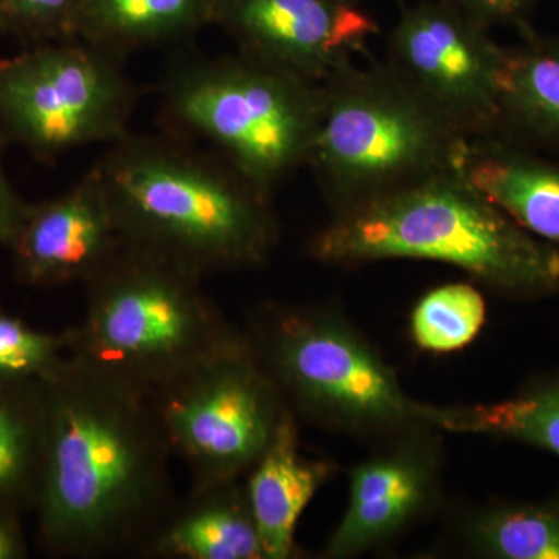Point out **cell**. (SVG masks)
Returning a JSON list of instances; mask_svg holds the SVG:
<instances>
[{
    "label": "cell",
    "mask_w": 559,
    "mask_h": 559,
    "mask_svg": "<svg viewBox=\"0 0 559 559\" xmlns=\"http://www.w3.org/2000/svg\"><path fill=\"white\" fill-rule=\"evenodd\" d=\"M44 385L40 540L58 557L139 555L178 503L150 396L73 358Z\"/></svg>",
    "instance_id": "6da1fadb"
},
{
    "label": "cell",
    "mask_w": 559,
    "mask_h": 559,
    "mask_svg": "<svg viewBox=\"0 0 559 559\" xmlns=\"http://www.w3.org/2000/svg\"><path fill=\"white\" fill-rule=\"evenodd\" d=\"M94 167L132 248L202 277L257 270L277 249L272 198L189 139L127 132Z\"/></svg>",
    "instance_id": "7a4b0ae2"
},
{
    "label": "cell",
    "mask_w": 559,
    "mask_h": 559,
    "mask_svg": "<svg viewBox=\"0 0 559 559\" xmlns=\"http://www.w3.org/2000/svg\"><path fill=\"white\" fill-rule=\"evenodd\" d=\"M307 255L334 267L432 261L509 300L559 294V248L518 226L460 168L331 213L308 241Z\"/></svg>",
    "instance_id": "3957f363"
},
{
    "label": "cell",
    "mask_w": 559,
    "mask_h": 559,
    "mask_svg": "<svg viewBox=\"0 0 559 559\" xmlns=\"http://www.w3.org/2000/svg\"><path fill=\"white\" fill-rule=\"evenodd\" d=\"M245 331L253 355L300 423L371 444L430 423L377 345L337 308L266 301Z\"/></svg>",
    "instance_id": "277c9868"
},
{
    "label": "cell",
    "mask_w": 559,
    "mask_h": 559,
    "mask_svg": "<svg viewBox=\"0 0 559 559\" xmlns=\"http://www.w3.org/2000/svg\"><path fill=\"white\" fill-rule=\"evenodd\" d=\"M202 278L124 245L84 285L83 320L66 331L70 358L150 396L241 333L210 299Z\"/></svg>",
    "instance_id": "5b68a950"
},
{
    "label": "cell",
    "mask_w": 559,
    "mask_h": 559,
    "mask_svg": "<svg viewBox=\"0 0 559 559\" xmlns=\"http://www.w3.org/2000/svg\"><path fill=\"white\" fill-rule=\"evenodd\" d=\"M468 140L385 62H348L320 83L307 167L331 213H340L460 168Z\"/></svg>",
    "instance_id": "8992f818"
},
{
    "label": "cell",
    "mask_w": 559,
    "mask_h": 559,
    "mask_svg": "<svg viewBox=\"0 0 559 559\" xmlns=\"http://www.w3.org/2000/svg\"><path fill=\"white\" fill-rule=\"evenodd\" d=\"M173 134L202 140L257 189L274 197L307 167L320 117V84L238 51L175 62L160 84Z\"/></svg>",
    "instance_id": "52a82bcc"
},
{
    "label": "cell",
    "mask_w": 559,
    "mask_h": 559,
    "mask_svg": "<svg viewBox=\"0 0 559 559\" xmlns=\"http://www.w3.org/2000/svg\"><path fill=\"white\" fill-rule=\"evenodd\" d=\"M123 61L81 39L0 58V134L46 162L123 138L139 102Z\"/></svg>",
    "instance_id": "ba28073f"
},
{
    "label": "cell",
    "mask_w": 559,
    "mask_h": 559,
    "mask_svg": "<svg viewBox=\"0 0 559 559\" xmlns=\"http://www.w3.org/2000/svg\"><path fill=\"white\" fill-rule=\"evenodd\" d=\"M171 454L193 487L242 479L277 432L288 406L245 331L151 392Z\"/></svg>",
    "instance_id": "9c48e42d"
},
{
    "label": "cell",
    "mask_w": 559,
    "mask_h": 559,
    "mask_svg": "<svg viewBox=\"0 0 559 559\" xmlns=\"http://www.w3.org/2000/svg\"><path fill=\"white\" fill-rule=\"evenodd\" d=\"M450 0L401 11L385 66L463 138L499 135L503 47Z\"/></svg>",
    "instance_id": "30bf717a"
},
{
    "label": "cell",
    "mask_w": 559,
    "mask_h": 559,
    "mask_svg": "<svg viewBox=\"0 0 559 559\" xmlns=\"http://www.w3.org/2000/svg\"><path fill=\"white\" fill-rule=\"evenodd\" d=\"M443 430L418 423L374 441L347 471L348 500L320 557L352 559L384 550L444 506Z\"/></svg>",
    "instance_id": "8fae6325"
},
{
    "label": "cell",
    "mask_w": 559,
    "mask_h": 559,
    "mask_svg": "<svg viewBox=\"0 0 559 559\" xmlns=\"http://www.w3.org/2000/svg\"><path fill=\"white\" fill-rule=\"evenodd\" d=\"M212 25L246 57L318 84L381 32L373 14L349 0H213Z\"/></svg>",
    "instance_id": "7c38bea8"
},
{
    "label": "cell",
    "mask_w": 559,
    "mask_h": 559,
    "mask_svg": "<svg viewBox=\"0 0 559 559\" xmlns=\"http://www.w3.org/2000/svg\"><path fill=\"white\" fill-rule=\"evenodd\" d=\"M124 245L100 176L92 167L61 197L31 204L10 249L21 282L49 288L86 285Z\"/></svg>",
    "instance_id": "4fadbf2b"
},
{
    "label": "cell",
    "mask_w": 559,
    "mask_h": 559,
    "mask_svg": "<svg viewBox=\"0 0 559 559\" xmlns=\"http://www.w3.org/2000/svg\"><path fill=\"white\" fill-rule=\"evenodd\" d=\"M337 473L340 465L333 460L304 455L300 421L286 411L270 447L245 476L264 559L297 557L296 530L301 514Z\"/></svg>",
    "instance_id": "5bb4252c"
},
{
    "label": "cell",
    "mask_w": 559,
    "mask_h": 559,
    "mask_svg": "<svg viewBox=\"0 0 559 559\" xmlns=\"http://www.w3.org/2000/svg\"><path fill=\"white\" fill-rule=\"evenodd\" d=\"M460 170L518 226L559 248V157L487 135L468 140Z\"/></svg>",
    "instance_id": "9a60e30c"
},
{
    "label": "cell",
    "mask_w": 559,
    "mask_h": 559,
    "mask_svg": "<svg viewBox=\"0 0 559 559\" xmlns=\"http://www.w3.org/2000/svg\"><path fill=\"white\" fill-rule=\"evenodd\" d=\"M156 559H264L245 480L193 487L140 550Z\"/></svg>",
    "instance_id": "2e32d148"
},
{
    "label": "cell",
    "mask_w": 559,
    "mask_h": 559,
    "mask_svg": "<svg viewBox=\"0 0 559 559\" xmlns=\"http://www.w3.org/2000/svg\"><path fill=\"white\" fill-rule=\"evenodd\" d=\"M521 36L503 47L499 135L559 157V36L533 28Z\"/></svg>",
    "instance_id": "e0dca14e"
},
{
    "label": "cell",
    "mask_w": 559,
    "mask_h": 559,
    "mask_svg": "<svg viewBox=\"0 0 559 559\" xmlns=\"http://www.w3.org/2000/svg\"><path fill=\"white\" fill-rule=\"evenodd\" d=\"M444 546L480 559H559V489L544 500H488L455 509Z\"/></svg>",
    "instance_id": "ac0fdd59"
},
{
    "label": "cell",
    "mask_w": 559,
    "mask_h": 559,
    "mask_svg": "<svg viewBox=\"0 0 559 559\" xmlns=\"http://www.w3.org/2000/svg\"><path fill=\"white\" fill-rule=\"evenodd\" d=\"M213 0H84L75 39L127 57L212 25Z\"/></svg>",
    "instance_id": "d6986e66"
},
{
    "label": "cell",
    "mask_w": 559,
    "mask_h": 559,
    "mask_svg": "<svg viewBox=\"0 0 559 559\" xmlns=\"http://www.w3.org/2000/svg\"><path fill=\"white\" fill-rule=\"evenodd\" d=\"M428 419L444 433L516 441L559 459V370L495 403L428 404Z\"/></svg>",
    "instance_id": "ffe728a7"
},
{
    "label": "cell",
    "mask_w": 559,
    "mask_h": 559,
    "mask_svg": "<svg viewBox=\"0 0 559 559\" xmlns=\"http://www.w3.org/2000/svg\"><path fill=\"white\" fill-rule=\"evenodd\" d=\"M46 454V385L0 381V509L38 503Z\"/></svg>",
    "instance_id": "44dd1931"
},
{
    "label": "cell",
    "mask_w": 559,
    "mask_h": 559,
    "mask_svg": "<svg viewBox=\"0 0 559 559\" xmlns=\"http://www.w3.org/2000/svg\"><path fill=\"white\" fill-rule=\"evenodd\" d=\"M487 323V301L473 282L444 283L423 294L411 312L415 347L432 355L460 352L479 337Z\"/></svg>",
    "instance_id": "7402d4cb"
},
{
    "label": "cell",
    "mask_w": 559,
    "mask_h": 559,
    "mask_svg": "<svg viewBox=\"0 0 559 559\" xmlns=\"http://www.w3.org/2000/svg\"><path fill=\"white\" fill-rule=\"evenodd\" d=\"M69 358L66 331L44 333L0 311V381H50Z\"/></svg>",
    "instance_id": "603a6c76"
},
{
    "label": "cell",
    "mask_w": 559,
    "mask_h": 559,
    "mask_svg": "<svg viewBox=\"0 0 559 559\" xmlns=\"http://www.w3.org/2000/svg\"><path fill=\"white\" fill-rule=\"evenodd\" d=\"M84 0H0L5 32L28 46L75 39Z\"/></svg>",
    "instance_id": "cb8c5ba5"
},
{
    "label": "cell",
    "mask_w": 559,
    "mask_h": 559,
    "mask_svg": "<svg viewBox=\"0 0 559 559\" xmlns=\"http://www.w3.org/2000/svg\"><path fill=\"white\" fill-rule=\"evenodd\" d=\"M463 13L491 31L492 27H514L522 33L532 31V14L536 0H450Z\"/></svg>",
    "instance_id": "d4e9b609"
},
{
    "label": "cell",
    "mask_w": 559,
    "mask_h": 559,
    "mask_svg": "<svg viewBox=\"0 0 559 559\" xmlns=\"http://www.w3.org/2000/svg\"><path fill=\"white\" fill-rule=\"evenodd\" d=\"M9 142L0 134V246L10 248L27 216L31 204L14 191L3 170V151Z\"/></svg>",
    "instance_id": "484cf974"
},
{
    "label": "cell",
    "mask_w": 559,
    "mask_h": 559,
    "mask_svg": "<svg viewBox=\"0 0 559 559\" xmlns=\"http://www.w3.org/2000/svg\"><path fill=\"white\" fill-rule=\"evenodd\" d=\"M27 557L24 532L16 511L0 509V559Z\"/></svg>",
    "instance_id": "4316f807"
},
{
    "label": "cell",
    "mask_w": 559,
    "mask_h": 559,
    "mask_svg": "<svg viewBox=\"0 0 559 559\" xmlns=\"http://www.w3.org/2000/svg\"><path fill=\"white\" fill-rule=\"evenodd\" d=\"M2 33H7V32H5V25H3L2 17H0V35H2Z\"/></svg>",
    "instance_id": "83f0119b"
},
{
    "label": "cell",
    "mask_w": 559,
    "mask_h": 559,
    "mask_svg": "<svg viewBox=\"0 0 559 559\" xmlns=\"http://www.w3.org/2000/svg\"><path fill=\"white\" fill-rule=\"evenodd\" d=\"M349 2L362 3V2H364V0H349Z\"/></svg>",
    "instance_id": "f1b7e54d"
}]
</instances>
